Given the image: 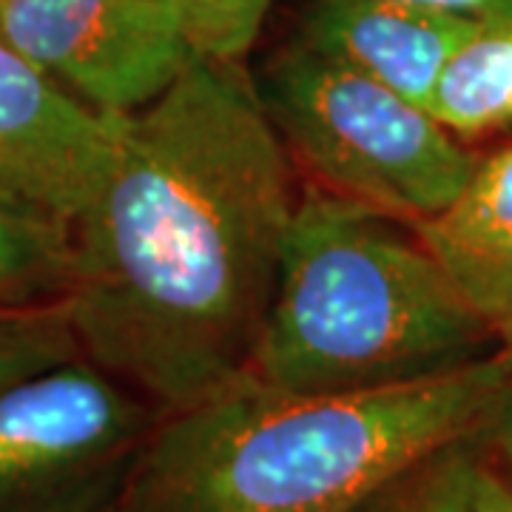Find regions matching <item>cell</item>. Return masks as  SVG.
I'll return each mask as SVG.
<instances>
[{
  "label": "cell",
  "mask_w": 512,
  "mask_h": 512,
  "mask_svg": "<svg viewBox=\"0 0 512 512\" xmlns=\"http://www.w3.org/2000/svg\"><path fill=\"white\" fill-rule=\"evenodd\" d=\"M160 410L77 356L0 393V512H117Z\"/></svg>",
  "instance_id": "5b68a950"
},
{
  "label": "cell",
  "mask_w": 512,
  "mask_h": 512,
  "mask_svg": "<svg viewBox=\"0 0 512 512\" xmlns=\"http://www.w3.org/2000/svg\"><path fill=\"white\" fill-rule=\"evenodd\" d=\"M484 456L478 436L441 447L387 478L350 512H476V470Z\"/></svg>",
  "instance_id": "8fae6325"
},
{
  "label": "cell",
  "mask_w": 512,
  "mask_h": 512,
  "mask_svg": "<svg viewBox=\"0 0 512 512\" xmlns=\"http://www.w3.org/2000/svg\"><path fill=\"white\" fill-rule=\"evenodd\" d=\"M512 359L424 382L291 393L251 373L163 413L117 512H350L387 478L484 430Z\"/></svg>",
  "instance_id": "7a4b0ae2"
},
{
  "label": "cell",
  "mask_w": 512,
  "mask_h": 512,
  "mask_svg": "<svg viewBox=\"0 0 512 512\" xmlns=\"http://www.w3.org/2000/svg\"><path fill=\"white\" fill-rule=\"evenodd\" d=\"M72 274V225L0 194V311L63 299Z\"/></svg>",
  "instance_id": "30bf717a"
},
{
  "label": "cell",
  "mask_w": 512,
  "mask_h": 512,
  "mask_svg": "<svg viewBox=\"0 0 512 512\" xmlns=\"http://www.w3.org/2000/svg\"><path fill=\"white\" fill-rule=\"evenodd\" d=\"M433 245H487L512 237V143L478 157L456 202L433 220L416 222Z\"/></svg>",
  "instance_id": "7c38bea8"
},
{
  "label": "cell",
  "mask_w": 512,
  "mask_h": 512,
  "mask_svg": "<svg viewBox=\"0 0 512 512\" xmlns=\"http://www.w3.org/2000/svg\"><path fill=\"white\" fill-rule=\"evenodd\" d=\"M427 111L464 143L512 131V18L473 26L444 63Z\"/></svg>",
  "instance_id": "9c48e42d"
},
{
  "label": "cell",
  "mask_w": 512,
  "mask_h": 512,
  "mask_svg": "<svg viewBox=\"0 0 512 512\" xmlns=\"http://www.w3.org/2000/svg\"><path fill=\"white\" fill-rule=\"evenodd\" d=\"M476 512H512V478L487 453L476 470Z\"/></svg>",
  "instance_id": "e0dca14e"
},
{
  "label": "cell",
  "mask_w": 512,
  "mask_h": 512,
  "mask_svg": "<svg viewBox=\"0 0 512 512\" xmlns=\"http://www.w3.org/2000/svg\"><path fill=\"white\" fill-rule=\"evenodd\" d=\"M476 23L402 0H311L299 37L427 109L444 63Z\"/></svg>",
  "instance_id": "ba28073f"
},
{
  "label": "cell",
  "mask_w": 512,
  "mask_h": 512,
  "mask_svg": "<svg viewBox=\"0 0 512 512\" xmlns=\"http://www.w3.org/2000/svg\"><path fill=\"white\" fill-rule=\"evenodd\" d=\"M274 0H183L191 37L205 57L242 60Z\"/></svg>",
  "instance_id": "9a60e30c"
},
{
  "label": "cell",
  "mask_w": 512,
  "mask_h": 512,
  "mask_svg": "<svg viewBox=\"0 0 512 512\" xmlns=\"http://www.w3.org/2000/svg\"><path fill=\"white\" fill-rule=\"evenodd\" d=\"M478 439L484 444V453L493 461H501L504 473L512 478V382L495 399L493 410L487 416L484 430L478 433Z\"/></svg>",
  "instance_id": "2e32d148"
},
{
  "label": "cell",
  "mask_w": 512,
  "mask_h": 512,
  "mask_svg": "<svg viewBox=\"0 0 512 512\" xmlns=\"http://www.w3.org/2000/svg\"><path fill=\"white\" fill-rule=\"evenodd\" d=\"M126 120L86 106L0 37V194L74 228L109 177Z\"/></svg>",
  "instance_id": "52a82bcc"
},
{
  "label": "cell",
  "mask_w": 512,
  "mask_h": 512,
  "mask_svg": "<svg viewBox=\"0 0 512 512\" xmlns=\"http://www.w3.org/2000/svg\"><path fill=\"white\" fill-rule=\"evenodd\" d=\"M0 37L109 117L151 106L200 57L183 0H6Z\"/></svg>",
  "instance_id": "8992f818"
},
{
  "label": "cell",
  "mask_w": 512,
  "mask_h": 512,
  "mask_svg": "<svg viewBox=\"0 0 512 512\" xmlns=\"http://www.w3.org/2000/svg\"><path fill=\"white\" fill-rule=\"evenodd\" d=\"M427 245L441 256L461 291L493 330L498 350L512 359V237L487 245Z\"/></svg>",
  "instance_id": "5bb4252c"
},
{
  "label": "cell",
  "mask_w": 512,
  "mask_h": 512,
  "mask_svg": "<svg viewBox=\"0 0 512 512\" xmlns=\"http://www.w3.org/2000/svg\"><path fill=\"white\" fill-rule=\"evenodd\" d=\"M424 9H436L447 15H458L467 20H510L512 18V0H402Z\"/></svg>",
  "instance_id": "ac0fdd59"
},
{
  "label": "cell",
  "mask_w": 512,
  "mask_h": 512,
  "mask_svg": "<svg viewBox=\"0 0 512 512\" xmlns=\"http://www.w3.org/2000/svg\"><path fill=\"white\" fill-rule=\"evenodd\" d=\"M3 3H6V0H0V9H3Z\"/></svg>",
  "instance_id": "d6986e66"
},
{
  "label": "cell",
  "mask_w": 512,
  "mask_h": 512,
  "mask_svg": "<svg viewBox=\"0 0 512 512\" xmlns=\"http://www.w3.org/2000/svg\"><path fill=\"white\" fill-rule=\"evenodd\" d=\"M256 86L291 163L330 194L410 225L444 214L478 163L424 106L302 37Z\"/></svg>",
  "instance_id": "277c9868"
},
{
  "label": "cell",
  "mask_w": 512,
  "mask_h": 512,
  "mask_svg": "<svg viewBox=\"0 0 512 512\" xmlns=\"http://www.w3.org/2000/svg\"><path fill=\"white\" fill-rule=\"evenodd\" d=\"M80 353L63 299L0 311V393Z\"/></svg>",
  "instance_id": "4fadbf2b"
},
{
  "label": "cell",
  "mask_w": 512,
  "mask_h": 512,
  "mask_svg": "<svg viewBox=\"0 0 512 512\" xmlns=\"http://www.w3.org/2000/svg\"><path fill=\"white\" fill-rule=\"evenodd\" d=\"M493 330L416 225L299 194L251 376L291 393L424 382L495 353Z\"/></svg>",
  "instance_id": "3957f363"
},
{
  "label": "cell",
  "mask_w": 512,
  "mask_h": 512,
  "mask_svg": "<svg viewBox=\"0 0 512 512\" xmlns=\"http://www.w3.org/2000/svg\"><path fill=\"white\" fill-rule=\"evenodd\" d=\"M299 194L242 60L200 55L123 126L74 222L63 305L83 359L160 416L254 365Z\"/></svg>",
  "instance_id": "6da1fadb"
}]
</instances>
